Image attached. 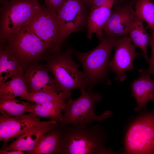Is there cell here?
<instances>
[{
    "instance_id": "7402d4cb",
    "label": "cell",
    "mask_w": 154,
    "mask_h": 154,
    "mask_svg": "<svg viewBox=\"0 0 154 154\" xmlns=\"http://www.w3.org/2000/svg\"><path fill=\"white\" fill-rule=\"evenodd\" d=\"M34 105L15 99L0 100V112L1 115L5 116H19L30 112Z\"/></svg>"
},
{
    "instance_id": "7a4b0ae2",
    "label": "cell",
    "mask_w": 154,
    "mask_h": 154,
    "mask_svg": "<svg viewBox=\"0 0 154 154\" xmlns=\"http://www.w3.org/2000/svg\"><path fill=\"white\" fill-rule=\"evenodd\" d=\"M24 70L34 63L46 61L52 55L48 46L27 25L0 40Z\"/></svg>"
},
{
    "instance_id": "d4e9b609",
    "label": "cell",
    "mask_w": 154,
    "mask_h": 154,
    "mask_svg": "<svg viewBox=\"0 0 154 154\" xmlns=\"http://www.w3.org/2000/svg\"><path fill=\"white\" fill-rule=\"evenodd\" d=\"M46 7L57 14L64 4L65 0H42Z\"/></svg>"
},
{
    "instance_id": "7c38bea8",
    "label": "cell",
    "mask_w": 154,
    "mask_h": 154,
    "mask_svg": "<svg viewBox=\"0 0 154 154\" xmlns=\"http://www.w3.org/2000/svg\"><path fill=\"white\" fill-rule=\"evenodd\" d=\"M49 72L45 64L41 62L32 64L26 68L23 79L28 92L50 90L58 93L54 79Z\"/></svg>"
},
{
    "instance_id": "6da1fadb",
    "label": "cell",
    "mask_w": 154,
    "mask_h": 154,
    "mask_svg": "<svg viewBox=\"0 0 154 154\" xmlns=\"http://www.w3.org/2000/svg\"><path fill=\"white\" fill-rule=\"evenodd\" d=\"M68 124L60 127V153L63 154H114L119 152L106 147L108 137L99 125Z\"/></svg>"
},
{
    "instance_id": "ac0fdd59",
    "label": "cell",
    "mask_w": 154,
    "mask_h": 154,
    "mask_svg": "<svg viewBox=\"0 0 154 154\" xmlns=\"http://www.w3.org/2000/svg\"><path fill=\"white\" fill-rule=\"evenodd\" d=\"M61 138L59 126L43 136L30 154H52L60 153Z\"/></svg>"
},
{
    "instance_id": "5b68a950",
    "label": "cell",
    "mask_w": 154,
    "mask_h": 154,
    "mask_svg": "<svg viewBox=\"0 0 154 154\" xmlns=\"http://www.w3.org/2000/svg\"><path fill=\"white\" fill-rule=\"evenodd\" d=\"M81 94L78 99L73 100L70 96L66 100V106L60 127L68 124H84L91 125L96 121L100 123L112 116V111L106 110L100 115L95 112L94 106L100 102L102 96L99 93L80 90Z\"/></svg>"
},
{
    "instance_id": "ba28073f",
    "label": "cell",
    "mask_w": 154,
    "mask_h": 154,
    "mask_svg": "<svg viewBox=\"0 0 154 154\" xmlns=\"http://www.w3.org/2000/svg\"><path fill=\"white\" fill-rule=\"evenodd\" d=\"M35 34L49 48L52 54L60 50L61 31L56 13L43 7L28 24Z\"/></svg>"
},
{
    "instance_id": "cb8c5ba5",
    "label": "cell",
    "mask_w": 154,
    "mask_h": 154,
    "mask_svg": "<svg viewBox=\"0 0 154 154\" xmlns=\"http://www.w3.org/2000/svg\"><path fill=\"white\" fill-rule=\"evenodd\" d=\"M136 17L147 23L154 35V3L152 0H138L134 7Z\"/></svg>"
},
{
    "instance_id": "52a82bcc",
    "label": "cell",
    "mask_w": 154,
    "mask_h": 154,
    "mask_svg": "<svg viewBox=\"0 0 154 154\" xmlns=\"http://www.w3.org/2000/svg\"><path fill=\"white\" fill-rule=\"evenodd\" d=\"M43 7L38 0H10L0 8V40L27 25Z\"/></svg>"
},
{
    "instance_id": "f1b7e54d",
    "label": "cell",
    "mask_w": 154,
    "mask_h": 154,
    "mask_svg": "<svg viewBox=\"0 0 154 154\" xmlns=\"http://www.w3.org/2000/svg\"><path fill=\"white\" fill-rule=\"evenodd\" d=\"M24 153L23 151L16 150H11L6 151L3 149L0 150V154H23Z\"/></svg>"
},
{
    "instance_id": "ffe728a7",
    "label": "cell",
    "mask_w": 154,
    "mask_h": 154,
    "mask_svg": "<svg viewBox=\"0 0 154 154\" xmlns=\"http://www.w3.org/2000/svg\"><path fill=\"white\" fill-rule=\"evenodd\" d=\"M28 92L23 77H15L0 85V100L21 98Z\"/></svg>"
},
{
    "instance_id": "2e32d148",
    "label": "cell",
    "mask_w": 154,
    "mask_h": 154,
    "mask_svg": "<svg viewBox=\"0 0 154 154\" xmlns=\"http://www.w3.org/2000/svg\"><path fill=\"white\" fill-rule=\"evenodd\" d=\"M141 76L131 84L132 96L136 101L137 106L134 110L138 111L145 107L150 100H153V91L154 80L151 77V74L139 72Z\"/></svg>"
},
{
    "instance_id": "4dcf8cb0",
    "label": "cell",
    "mask_w": 154,
    "mask_h": 154,
    "mask_svg": "<svg viewBox=\"0 0 154 154\" xmlns=\"http://www.w3.org/2000/svg\"><path fill=\"white\" fill-rule=\"evenodd\" d=\"M153 100H154V89H153Z\"/></svg>"
},
{
    "instance_id": "e0dca14e",
    "label": "cell",
    "mask_w": 154,
    "mask_h": 154,
    "mask_svg": "<svg viewBox=\"0 0 154 154\" xmlns=\"http://www.w3.org/2000/svg\"><path fill=\"white\" fill-rule=\"evenodd\" d=\"M24 72V68L18 59L0 43V85L8 79L23 77Z\"/></svg>"
},
{
    "instance_id": "9c48e42d",
    "label": "cell",
    "mask_w": 154,
    "mask_h": 154,
    "mask_svg": "<svg viewBox=\"0 0 154 154\" xmlns=\"http://www.w3.org/2000/svg\"><path fill=\"white\" fill-rule=\"evenodd\" d=\"M83 0H65L57 14L61 31V42L86 25L89 14Z\"/></svg>"
},
{
    "instance_id": "9a60e30c",
    "label": "cell",
    "mask_w": 154,
    "mask_h": 154,
    "mask_svg": "<svg viewBox=\"0 0 154 154\" xmlns=\"http://www.w3.org/2000/svg\"><path fill=\"white\" fill-rule=\"evenodd\" d=\"M116 0H109L104 5L91 9L86 24L87 36L91 39L92 34L96 35L100 41L103 36L104 29L111 14Z\"/></svg>"
},
{
    "instance_id": "603a6c76",
    "label": "cell",
    "mask_w": 154,
    "mask_h": 154,
    "mask_svg": "<svg viewBox=\"0 0 154 154\" xmlns=\"http://www.w3.org/2000/svg\"><path fill=\"white\" fill-rule=\"evenodd\" d=\"M64 110V108L58 104L48 103L34 105L31 109L30 112L37 116L48 118L50 120L60 123L63 117L62 111Z\"/></svg>"
},
{
    "instance_id": "f546056e",
    "label": "cell",
    "mask_w": 154,
    "mask_h": 154,
    "mask_svg": "<svg viewBox=\"0 0 154 154\" xmlns=\"http://www.w3.org/2000/svg\"><path fill=\"white\" fill-rule=\"evenodd\" d=\"M1 7L6 5L9 2V0H0Z\"/></svg>"
},
{
    "instance_id": "d6986e66",
    "label": "cell",
    "mask_w": 154,
    "mask_h": 154,
    "mask_svg": "<svg viewBox=\"0 0 154 154\" xmlns=\"http://www.w3.org/2000/svg\"><path fill=\"white\" fill-rule=\"evenodd\" d=\"M70 96L63 92L58 93L54 90H47L28 92L25 96L20 98V100L35 102L36 104L57 103L62 106L65 110L66 100Z\"/></svg>"
},
{
    "instance_id": "8992f818",
    "label": "cell",
    "mask_w": 154,
    "mask_h": 154,
    "mask_svg": "<svg viewBox=\"0 0 154 154\" xmlns=\"http://www.w3.org/2000/svg\"><path fill=\"white\" fill-rule=\"evenodd\" d=\"M123 141L125 154H154V111L145 112L135 118Z\"/></svg>"
},
{
    "instance_id": "277c9868",
    "label": "cell",
    "mask_w": 154,
    "mask_h": 154,
    "mask_svg": "<svg viewBox=\"0 0 154 154\" xmlns=\"http://www.w3.org/2000/svg\"><path fill=\"white\" fill-rule=\"evenodd\" d=\"M118 39L116 36L106 34L94 49L86 52H75L83 66V72L88 83V91H92L96 84L106 77L110 55Z\"/></svg>"
},
{
    "instance_id": "8fae6325",
    "label": "cell",
    "mask_w": 154,
    "mask_h": 154,
    "mask_svg": "<svg viewBox=\"0 0 154 154\" xmlns=\"http://www.w3.org/2000/svg\"><path fill=\"white\" fill-rule=\"evenodd\" d=\"M115 48V53L109 61L108 67L116 74V79L123 82L126 78L125 72L134 69V59L139 57L141 54L136 52V46L128 36L118 38Z\"/></svg>"
},
{
    "instance_id": "44dd1931",
    "label": "cell",
    "mask_w": 154,
    "mask_h": 154,
    "mask_svg": "<svg viewBox=\"0 0 154 154\" xmlns=\"http://www.w3.org/2000/svg\"><path fill=\"white\" fill-rule=\"evenodd\" d=\"M143 22L136 16L128 37L133 43L143 51V56L146 58L148 57L147 48L150 36L147 32Z\"/></svg>"
},
{
    "instance_id": "83f0119b",
    "label": "cell",
    "mask_w": 154,
    "mask_h": 154,
    "mask_svg": "<svg viewBox=\"0 0 154 154\" xmlns=\"http://www.w3.org/2000/svg\"><path fill=\"white\" fill-rule=\"evenodd\" d=\"M149 57L146 58V59L148 62L149 65V68L147 70L141 69L139 70V72H145L153 74L154 76V63L150 61L149 60Z\"/></svg>"
},
{
    "instance_id": "30bf717a",
    "label": "cell",
    "mask_w": 154,
    "mask_h": 154,
    "mask_svg": "<svg viewBox=\"0 0 154 154\" xmlns=\"http://www.w3.org/2000/svg\"><path fill=\"white\" fill-rule=\"evenodd\" d=\"M58 123L59 122L52 120L41 121L37 116L31 112L12 117L1 115L0 140L6 143L33 128Z\"/></svg>"
},
{
    "instance_id": "4316f807",
    "label": "cell",
    "mask_w": 154,
    "mask_h": 154,
    "mask_svg": "<svg viewBox=\"0 0 154 154\" xmlns=\"http://www.w3.org/2000/svg\"><path fill=\"white\" fill-rule=\"evenodd\" d=\"M149 44L151 46V54L150 58H149V60L154 63V35H152L150 37Z\"/></svg>"
},
{
    "instance_id": "5bb4252c",
    "label": "cell",
    "mask_w": 154,
    "mask_h": 154,
    "mask_svg": "<svg viewBox=\"0 0 154 154\" xmlns=\"http://www.w3.org/2000/svg\"><path fill=\"white\" fill-rule=\"evenodd\" d=\"M59 126L60 123H58L33 128L16 138L9 146L3 150L6 151L16 150L25 151L27 153L30 154L43 136Z\"/></svg>"
},
{
    "instance_id": "4fadbf2b",
    "label": "cell",
    "mask_w": 154,
    "mask_h": 154,
    "mask_svg": "<svg viewBox=\"0 0 154 154\" xmlns=\"http://www.w3.org/2000/svg\"><path fill=\"white\" fill-rule=\"evenodd\" d=\"M136 16L130 5L117 8L111 14L104 29L106 35L116 36L129 34Z\"/></svg>"
},
{
    "instance_id": "3957f363",
    "label": "cell",
    "mask_w": 154,
    "mask_h": 154,
    "mask_svg": "<svg viewBox=\"0 0 154 154\" xmlns=\"http://www.w3.org/2000/svg\"><path fill=\"white\" fill-rule=\"evenodd\" d=\"M45 64L54 76L58 92L64 93L70 96L71 91L80 90L88 87V83L83 72L72 58L70 49L62 52L60 50L50 56Z\"/></svg>"
},
{
    "instance_id": "484cf974",
    "label": "cell",
    "mask_w": 154,
    "mask_h": 154,
    "mask_svg": "<svg viewBox=\"0 0 154 154\" xmlns=\"http://www.w3.org/2000/svg\"><path fill=\"white\" fill-rule=\"evenodd\" d=\"M109 0H84L85 3L90 5L92 8H94L103 6L106 4Z\"/></svg>"
}]
</instances>
